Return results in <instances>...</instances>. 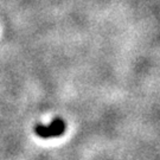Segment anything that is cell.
Returning <instances> with one entry per match:
<instances>
[{"mask_svg":"<svg viewBox=\"0 0 160 160\" xmlns=\"http://www.w3.org/2000/svg\"><path fill=\"white\" fill-rule=\"evenodd\" d=\"M65 122H64L61 118H56L53 119L52 122L49 126H44V125H36L34 126V132L38 137L43 138V139H49V138L53 137H61L63 135L65 132Z\"/></svg>","mask_w":160,"mask_h":160,"instance_id":"cell-1","label":"cell"}]
</instances>
